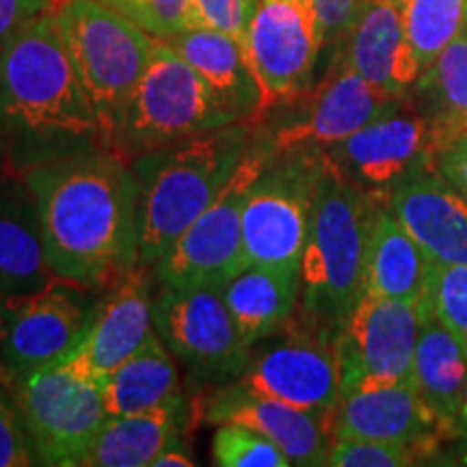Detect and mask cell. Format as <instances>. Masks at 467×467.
Returning <instances> with one entry per match:
<instances>
[{"label":"cell","mask_w":467,"mask_h":467,"mask_svg":"<svg viewBox=\"0 0 467 467\" xmlns=\"http://www.w3.org/2000/svg\"><path fill=\"white\" fill-rule=\"evenodd\" d=\"M35 451L31 437L20 411L7 394L0 392V467L35 465Z\"/></svg>","instance_id":"e575fe53"},{"label":"cell","mask_w":467,"mask_h":467,"mask_svg":"<svg viewBox=\"0 0 467 467\" xmlns=\"http://www.w3.org/2000/svg\"><path fill=\"white\" fill-rule=\"evenodd\" d=\"M258 0H192L195 26L214 28L243 39Z\"/></svg>","instance_id":"d590c367"},{"label":"cell","mask_w":467,"mask_h":467,"mask_svg":"<svg viewBox=\"0 0 467 467\" xmlns=\"http://www.w3.org/2000/svg\"><path fill=\"white\" fill-rule=\"evenodd\" d=\"M402 102L405 96L377 89L336 55L320 83L277 104L282 113L275 124H266L262 145L273 159L325 151Z\"/></svg>","instance_id":"ba28073f"},{"label":"cell","mask_w":467,"mask_h":467,"mask_svg":"<svg viewBox=\"0 0 467 467\" xmlns=\"http://www.w3.org/2000/svg\"><path fill=\"white\" fill-rule=\"evenodd\" d=\"M241 42L260 83L266 113L312 85L323 50L312 3L258 0Z\"/></svg>","instance_id":"9a60e30c"},{"label":"cell","mask_w":467,"mask_h":467,"mask_svg":"<svg viewBox=\"0 0 467 467\" xmlns=\"http://www.w3.org/2000/svg\"><path fill=\"white\" fill-rule=\"evenodd\" d=\"M452 141L446 128L402 102L325 154L355 186L388 200L396 186L435 173L437 156Z\"/></svg>","instance_id":"8fae6325"},{"label":"cell","mask_w":467,"mask_h":467,"mask_svg":"<svg viewBox=\"0 0 467 467\" xmlns=\"http://www.w3.org/2000/svg\"><path fill=\"white\" fill-rule=\"evenodd\" d=\"M126 16L156 39H171L195 26L192 0H98Z\"/></svg>","instance_id":"1f68e13d"},{"label":"cell","mask_w":467,"mask_h":467,"mask_svg":"<svg viewBox=\"0 0 467 467\" xmlns=\"http://www.w3.org/2000/svg\"><path fill=\"white\" fill-rule=\"evenodd\" d=\"M39 463L78 467L93 437L109 420L102 385L67 359L33 370H5Z\"/></svg>","instance_id":"52a82bcc"},{"label":"cell","mask_w":467,"mask_h":467,"mask_svg":"<svg viewBox=\"0 0 467 467\" xmlns=\"http://www.w3.org/2000/svg\"><path fill=\"white\" fill-rule=\"evenodd\" d=\"M435 173H440L467 200V132L461 134L440 151L435 162Z\"/></svg>","instance_id":"f35d334b"},{"label":"cell","mask_w":467,"mask_h":467,"mask_svg":"<svg viewBox=\"0 0 467 467\" xmlns=\"http://www.w3.org/2000/svg\"><path fill=\"white\" fill-rule=\"evenodd\" d=\"M189 400L180 396L150 411L110 416L80 457L78 467H150L175 435L189 429Z\"/></svg>","instance_id":"484cf974"},{"label":"cell","mask_w":467,"mask_h":467,"mask_svg":"<svg viewBox=\"0 0 467 467\" xmlns=\"http://www.w3.org/2000/svg\"><path fill=\"white\" fill-rule=\"evenodd\" d=\"M364 0H314L320 39L325 46H340Z\"/></svg>","instance_id":"8d00e7d4"},{"label":"cell","mask_w":467,"mask_h":467,"mask_svg":"<svg viewBox=\"0 0 467 467\" xmlns=\"http://www.w3.org/2000/svg\"><path fill=\"white\" fill-rule=\"evenodd\" d=\"M275 337L255 355L251 353L247 368L234 383L247 392L317 413L331 429V416L340 402L334 334L301 317L290 318Z\"/></svg>","instance_id":"7c38bea8"},{"label":"cell","mask_w":467,"mask_h":467,"mask_svg":"<svg viewBox=\"0 0 467 467\" xmlns=\"http://www.w3.org/2000/svg\"><path fill=\"white\" fill-rule=\"evenodd\" d=\"M433 262L389 210L375 206L366 249V295L420 303L429 288Z\"/></svg>","instance_id":"cb8c5ba5"},{"label":"cell","mask_w":467,"mask_h":467,"mask_svg":"<svg viewBox=\"0 0 467 467\" xmlns=\"http://www.w3.org/2000/svg\"><path fill=\"white\" fill-rule=\"evenodd\" d=\"M117 151H76L22 169L50 268L63 282L109 288L139 266L141 180Z\"/></svg>","instance_id":"6da1fadb"},{"label":"cell","mask_w":467,"mask_h":467,"mask_svg":"<svg viewBox=\"0 0 467 467\" xmlns=\"http://www.w3.org/2000/svg\"><path fill=\"white\" fill-rule=\"evenodd\" d=\"M413 87L422 100L420 113L454 139L467 132V31L440 52Z\"/></svg>","instance_id":"f1b7e54d"},{"label":"cell","mask_w":467,"mask_h":467,"mask_svg":"<svg viewBox=\"0 0 467 467\" xmlns=\"http://www.w3.org/2000/svg\"><path fill=\"white\" fill-rule=\"evenodd\" d=\"M388 206L433 265H467V200L440 173L396 186Z\"/></svg>","instance_id":"44dd1931"},{"label":"cell","mask_w":467,"mask_h":467,"mask_svg":"<svg viewBox=\"0 0 467 467\" xmlns=\"http://www.w3.org/2000/svg\"><path fill=\"white\" fill-rule=\"evenodd\" d=\"M55 17L89 96L100 139L113 150L156 37L98 0H58Z\"/></svg>","instance_id":"5b68a950"},{"label":"cell","mask_w":467,"mask_h":467,"mask_svg":"<svg viewBox=\"0 0 467 467\" xmlns=\"http://www.w3.org/2000/svg\"><path fill=\"white\" fill-rule=\"evenodd\" d=\"M381 197L355 186L323 151L307 243L301 260L299 314L336 334L366 295V249Z\"/></svg>","instance_id":"3957f363"},{"label":"cell","mask_w":467,"mask_h":467,"mask_svg":"<svg viewBox=\"0 0 467 467\" xmlns=\"http://www.w3.org/2000/svg\"><path fill=\"white\" fill-rule=\"evenodd\" d=\"M420 303L364 295L334 334L340 396L350 389L411 381Z\"/></svg>","instance_id":"5bb4252c"},{"label":"cell","mask_w":467,"mask_h":467,"mask_svg":"<svg viewBox=\"0 0 467 467\" xmlns=\"http://www.w3.org/2000/svg\"><path fill=\"white\" fill-rule=\"evenodd\" d=\"M61 282L46 255L33 197L22 182H0V292L31 295Z\"/></svg>","instance_id":"d4e9b609"},{"label":"cell","mask_w":467,"mask_h":467,"mask_svg":"<svg viewBox=\"0 0 467 467\" xmlns=\"http://www.w3.org/2000/svg\"><path fill=\"white\" fill-rule=\"evenodd\" d=\"M58 0H0V46L28 20L55 9Z\"/></svg>","instance_id":"74e56055"},{"label":"cell","mask_w":467,"mask_h":467,"mask_svg":"<svg viewBox=\"0 0 467 467\" xmlns=\"http://www.w3.org/2000/svg\"><path fill=\"white\" fill-rule=\"evenodd\" d=\"M236 124L206 80L165 39H156L150 63L128 102L113 145L121 159H141Z\"/></svg>","instance_id":"8992f818"},{"label":"cell","mask_w":467,"mask_h":467,"mask_svg":"<svg viewBox=\"0 0 467 467\" xmlns=\"http://www.w3.org/2000/svg\"><path fill=\"white\" fill-rule=\"evenodd\" d=\"M221 290L238 334L254 348L295 317L301 299V273L247 266Z\"/></svg>","instance_id":"4316f807"},{"label":"cell","mask_w":467,"mask_h":467,"mask_svg":"<svg viewBox=\"0 0 467 467\" xmlns=\"http://www.w3.org/2000/svg\"><path fill=\"white\" fill-rule=\"evenodd\" d=\"M76 288L61 279L31 295L9 296V331L0 344L9 370L48 366L78 344L91 307Z\"/></svg>","instance_id":"e0dca14e"},{"label":"cell","mask_w":467,"mask_h":467,"mask_svg":"<svg viewBox=\"0 0 467 467\" xmlns=\"http://www.w3.org/2000/svg\"><path fill=\"white\" fill-rule=\"evenodd\" d=\"M151 323L169 350L202 379H238L251 359L254 348L238 334L217 285L162 284L151 301Z\"/></svg>","instance_id":"4fadbf2b"},{"label":"cell","mask_w":467,"mask_h":467,"mask_svg":"<svg viewBox=\"0 0 467 467\" xmlns=\"http://www.w3.org/2000/svg\"><path fill=\"white\" fill-rule=\"evenodd\" d=\"M331 437H355L413 448L420 457H431L443 441L446 429L420 399L413 381L372 385L340 396L331 416Z\"/></svg>","instance_id":"2e32d148"},{"label":"cell","mask_w":467,"mask_h":467,"mask_svg":"<svg viewBox=\"0 0 467 467\" xmlns=\"http://www.w3.org/2000/svg\"><path fill=\"white\" fill-rule=\"evenodd\" d=\"M202 418L210 424H243L268 437L292 465H327L331 429L325 418L285 402L227 383L203 400Z\"/></svg>","instance_id":"d6986e66"},{"label":"cell","mask_w":467,"mask_h":467,"mask_svg":"<svg viewBox=\"0 0 467 467\" xmlns=\"http://www.w3.org/2000/svg\"><path fill=\"white\" fill-rule=\"evenodd\" d=\"M422 323L411 381L420 399L437 418L451 440H457V418L467 381V340L443 325L424 299L420 301Z\"/></svg>","instance_id":"603a6c76"},{"label":"cell","mask_w":467,"mask_h":467,"mask_svg":"<svg viewBox=\"0 0 467 467\" xmlns=\"http://www.w3.org/2000/svg\"><path fill=\"white\" fill-rule=\"evenodd\" d=\"M271 159L262 141L255 148L251 141L230 182L154 266L161 284L180 288H223L234 275L247 268L243 249V208L251 184Z\"/></svg>","instance_id":"30bf717a"},{"label":"cell","mask_w":467,"mask_h":467,"mask_svg":"<svg viewBox=\"0 0 467 467\" xmlns=\"http://www.w3.org/2000/svg\"><path fill=\"white\" fill-rule=\"evenodd\" d=\"M337 57L372 87L407 96L422 67L409 44L396 0H364Z\"/></svg>","instance_id":"ffe728a7"},{"label":"cell","mask_w":467,"mask_h":467,"mask_svg":"<svg viewBox=\"0 0 467 467\" xmlns=\"http://www.w3.org/2000/svg\"><path fill=\"white\" fill-rule=\"evenodd\" d=\"M420 454L413 448L400 443L355 440V437H340L331 441L329 459L331 467H407L418 463Z\"/></svg>","instance_id":"836d02e7"},{"label":"cell","mask_w":467,"mask_h":467,"mask_svg":"<svg viewBox=\"0 0 467 467\" xmlns=\"http://www.w3.org/2000/svg\"><path fill=\"white\" fill-rule=\"evenodd\" d=\"M213 463L221 467H290V459L268 437L243 424H219L213 437Z\"/></svg>","instance_id":"4dcf8cb0"},{"label":"cell","mask_w":467,"mask_h":467,"mask_svg":"<svg viewBox=\"0 0 467 467\" xmlns=\"http://www.w3.org/2000/svg\"><path fill=\"white\" fill-rule=\"evenodd\" d=\"M303 3H312L314 5V0H303Z\"/></svg>","instance_id":"ee69618b"},{"label":"cell","mask_w":467,"mask_h":467,"mask_svg":"<svg viewBox=\"0 0 467 467\" xmlns=\"http://www.w3.org/2000/svg\"><path fill=\"white\" fill-rule=\"evenodd\" d=\"M424 301L443 325L467 340V265H433Z\"/></svg>","instance_id":"d6a6232c"},{"label":"cell","mask_w":467,"mask_h":467,"mask_svg":"<svg viewBox=\"0 0 467 467\" xmlns=\"http://www.w3.org/2000/svg\"><path fill=\"white\" fill-rule=\"evenodd\" d=\"M255 128L251 121H236L137 159L141 180L139 266L159 265L223 191L247 154Z\"/></svg>","instance_id":"277c9868"},{"label":"cell","mask_w":467,"mask_h":467,"mask_svg":"<svg viewBox=\"0 0 467 467\" xmlns=\"http://www.w3.org/2000/svg\"><path fill=\"white\" fill-rule=\"evenodd\" d=\"M457 441H459L457 443V459L459 461H454V463L467 465V437H459Z\"/></svg>","instance_id":"7bdbcfd3"},{"label":"cell","mask_w":467,"mask_h":467,"mask_svg":"<svg viewBox=\"0 0 467 467\" xmlns=\"http://www.w3.org/2000/svg\"><path fill=\"white\" fill-rule=\"evenodd\" d=\"M9 320H11V314H9V296L0 292V344H3L5 337H7Z\"/></svg>","instance_id":"60d3db41"},{"label":"cell","mask_w":467,"mask_h":467,"mask_svg":"<svg viewBox=\"0 0 467 467\" xmlns=\"http://www.w3.org/2000/svg\"><path fill=\"white\" fill-rule=\"evenodd\" d=\"M154 334L150 284L143 266H134L107 288L91 307L89 320L76 347L63 359L102 381L132 358Z\"/></svg>","instance_id":"ac0fdd59"},{"label":"cell","mask_w":467,"mask_h":467,"mask_svg":"<svg viewBox=\"0 0 467 467\" xmlns=\"http://www.w3.org/2000/svg\"><path fill=\"white\" fill-rule=\"evenodd\" d=\"M323 151L268 161L243 208V249L247 266L301 273L314 184Z\"/></svg>","instance_id":"9c48e42d"},{"label":"cell","mask_w":467,"mask_h":467,"mask_svg":"<svg viewBox=\"0 0 467 467\" xmlns=\"http://www.w3.org/2000/svg\"><path fill=\"white\" fill-rule=\"evenodd\" d=\"M422 72L467 31V0H396Z\"/></svg>","instance_id":"f546056e"},{"label":"cell","mask_w":467,"mask_h":467,"mask_svg":"<svg viewBox=\"0 0 467 467\" xmlns=\"http://www.w3.org/2000/svg\"><path fill=\"white\" fill-rule=\"evenodd\" d=\"M0 137L9 141L100 139L55 9L28 20L0 46Z\"/></svg>","instance_id":"7a4b0ae2"},{"label":"cell","mask_w":467,"mask_h":467,"mask_svg":"<svg viewBox=\"0 0 467 467\" xmlns=\"http://www.w3.org/2000/svg\"><path fill=\"white\" fill-rule=\"evenodd\" d=\"M100 385L109 418L150 411L184 396L171 350L156 331Z\"/></svg>","instance_id":"83f0119b"},{"label":"cell","mask_w":467,"mask_h":467,"mask_svg":"<svg viewBox=\"0 0 467 467\" xmlns=\"http://www.w3.org/2000/svg\"><path fill=\"white\" fill-rule=\"evenodd\" d=\"M167 42L197 69L234 119L255 126L265 119V96L241 39L214 28L192 26Z\"/></svg>","instance_id":"7402d4cb"},{"label":"cell","mask_w":467,"mask_h":467,"mask_svg":"<svg viewBox=\"0 0 467 467\" xmlns=\"http://www.w3.org/2000/svg\"><path fill=\"white\" fill-rule=\"evenodd\" d=\"M195 463V457H192L191 441L184 433H178L171 441L167 443L162 451L156 454V459L151 461L150 467H192Z\"/></svg>","instance_id":"ab89813d"},{"label":"cell","mask_w":467,"mask_h":467,"mask_svg":"<svg viewBox=\"0 0 467 467\" xmlns=\"http://www.w3.org/2000/svg\"><path fill=\"white\" fill-rule=\"evenodd\" d=\"M457 440L459 437H467V381H465V392H463V402H461V411L457 418Z\"/></svg>","instance_id":"b9f144b4"}]
</instances>
